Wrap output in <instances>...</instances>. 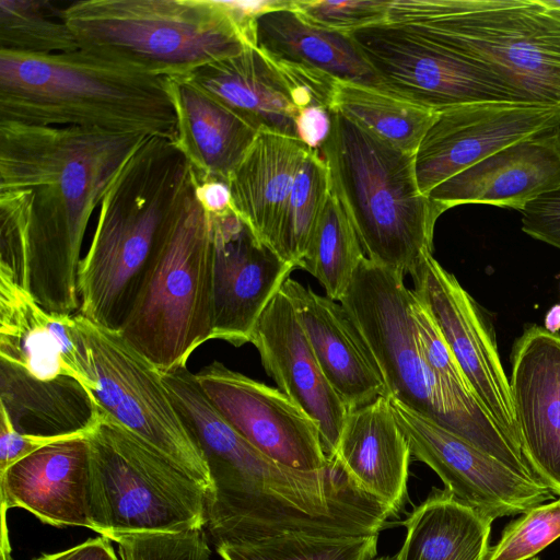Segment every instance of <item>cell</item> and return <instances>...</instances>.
<instances>
[{
  "instance_id": "45",
  "label": "cell",
  "mask_w": 560,
  "mask_h": 560,
  "mask_svg": "<svg viewBox=\"0 0 560 560\" xmlns=\"http://www.w3.org/2000/svg\"><path fill=\"white\" fill-rule=\"evenodd\" d=\"M1 560H11V558H10V548L1 547Z\"/></svg>"
},
{
  "instance_id": "17",
  "label": "cell",
  "mask_w": 560,
  "mask_h": 560,
  "mask_svg": "<svg viewBox=\"0 0 560 560\" xmlns=\"http://www.w3.org/2000/svg\"><path fill=\"white\" fill-rule=\"evenodd\" d=\"M250 342L278 388L316 422L324 453L334 458L349 410L325 377L282 289L258 318Z\"/></svg>"
},
{
  "instance_id": "11",
  "label": "cell",
  "mask_w": 560,
  "mask_h": 560,
  "mask_svg": "<svg viewBox=\"0 0 560 560\" xmlns=\"http://www.w3.org/2000/svg\"><path fill=\"white\" fill-rule=\"evenodd\" d=\"M382 91L441 110L477 102H525L501 78L409 28L384 22L349 33Z\"/></svg>"
},
{
  "instance_id": "36",
  "label": "cell",
  "mask_w": 560,
  "mask_h": 560,
  "mask_svg": "<svg viewBox=\"0 0 560 560\" xmlns=\"http://www.w3.org/2000/svg\"><path fill=\"white\" fill-rule=\"evenodd\" d=\"M390 2L392 0H291L290 5L315 26L349 34L386 22Z\"/></svg>"
},
{
  "instance_id": "43",
  "label": "cell",
  "mask_w": 560,
  "mask_h": 560,
  "mask_svg": "<svg viewBox=\"0 0 560 560\" xmlns=\"http://www.w3.org/2000/svg\"><path fill=\"white\" fill-rule=\"evenodd\" d=\"M109 541L108 538L101 536L63 551L43 555L34 560H118Z\"/></svg>"
},
{
  "instance_id": "9",
  "label": "cell",
  "mask_w": 560,
  "mask_h": 560,
  "mask_svg": "<svg viewBox=\"0 0 560 560\" xmlns=\"http://www.w3.org/2000/svg\"><path fill=\"white\" fill-rule=\"evenodd\" d=\"M212 331L211 230L192 177L119 332L161 373H167L186 366Z\"/></svg>"
},
{
  "instance_id": "10",
  "label": "cell",
  "mask_w": 560,
  "mask_h": 560,
  "mask_svg": "<svg viewBox=\"0 0 560 560\" xmlns=\"http://www.w3.org/2000/svg\"><path fill=\"white\" fill-rule=\"evenodd\" d=\"M96 383V405L212 490L205 457L177 411L161 372L119 331L75 313Z\"/></svg>"
},
{
  "instance_id": "31",
  "label": "cell",
  "mask_w": 560,
  "mask_h": 560,
  "mask_svg": "<svg viewBox=\"0 0 560 560\" xmlns=\"http://www.w3.org/2000/svg\"><path fill=\"white\" fill-rule=\"evenodd\" d=\"M365 257L349 217L330 192L299 268L317 279L326 296L340 302Z\"/></svg>"
},
{
  "instance_id": "8",
  "label": "cell",
  "mask_w": 560,
  "mask_h": 560,
  "mask_svg": "<svg viewBox=\"0 0 560 560\" xmlns=\"http://www.w3.org/2000/svg\"><path fill=\"white\" fill-rule=\"evenodd\" d=\"M88 441L92 530L115 541L203 529L208 492L172 458L101 408Z\"/></svg>"
},
{
  "instance_id": "47",
  "label": "cell",
  "mask_w": 560,
  "mask_h": 560,
  "mask_svg": "<svg viewBox=\"0 0 560 560\" xmlns=\"http://www.w3.org/2000/svg\"><path fill=\"white\" fill-rule=\"evenodd\" d=\"M555 3L560 7V0H555Z\"/></svg>"
},
{
  "instance_id": "41",
  "label": "cell",
  "mask_w": 560,
  "mask_h": 560,
  "mask_svg": "<svg viewBox=\"0 0 560 560\" xmlns=\"http://www.w3.org/2000/svg\"><path fill=\"white\" fill-rule=\"evenodd\" d=\"M296 126L299 139L311 149L319 150L330 132L331 112L316 107L303 109Z\"/></svg>"
},
{
  "instance_id": "30",
  "label": "cell",
  "mask_w": 560,
  "mask_h": 560,
  "mask_svg": "<svg viewBox=\"0 0 560 560\" xmlns=\"http://www.w3.org/2000/svg\"><path fill=\"white\" fill-rule=\"evenodd\" d=\"M330 112L346 116L411 154L439 114L382 90L340 80L336 82Z\"/></svg>"
},
{
  "instance_id": "15",
  "label": "cell",
  "mask_w": 560,
  "mask_h": 560,
  "mask_svg": "<svg viewBox=\"0 0 560 560\" xmlns=\"http://www.w3.org/2000/svg\"><path fill=\"white\" fill-rule=\"evenodd\" d=\"M196 377L224 419L268 457L304 471L328 465L316 422L279 388L219 361L203 366Z\"/></svg>"
},
{
  "instance_id": "42",
  "label": "cell",
  "mask_w": 560,
  "mask_h": 560,
  "mask_svg": "<svg viewBox=\"0 0 560 560\" xmlns=\"http://www.w3.org/2000/svg\"><path fill=\"white\" fill-rule=\"evenodd\" d=\"M192 177L196 198L208 214L219 215L232 209L231 191L226 182L197 179L194 173Z\"/></svg>"
},
{
  "instance_id": "2",
  "label": "cell",
  "mask_w": 560,
  "mask_h": 560,
  "mask_svg": "<svg viewBox=\"0 0 560 560\" xmlns=\"http://www.w3.org/2000/svg\"><path fill=\"white\" fill-rule=\"evenodd\" d=\"M175 142L145 137L104 194L89 250L79 269V313L120 331L167 226L191 183Z\"/></svg>"
},
{
  "instance_id": "38",
  "label": "cell",
  "mask_w": 560,
  "mask_h": 560,
  "mask_svg": "<svg viewBox=\"0 0 560 560\" xmlns=\"http://www.w3.org/2000/svg\"><path fill=\"white\" fill-rule=\"evenodd\" d=\"M412 313L421 351L431 371L456 394L477 398L436 324L416 294Z\"/></svg>"
},
{
  "instance_id": "13",
  "label": "cell",
  "mask_w": 560,
  "mask_h": 560,
  "mask_svg": "<svg viewBox=\"0 0 560 560\" xmlns=\"http://www.w3.org/2000/svg\"><path fill=\"white\" fill-rule=\"evenodd\" d=\"M389 399V398H388ZM411 452L456 500L494 521L555 498L542 482L524 477L428 418L389 399Z\"/></svg>"
},
{
  "instance_id": "46",
  "label": "cell",
  "mask_w": 560,
  "mask_h": 560,
  "mask_svg": "<svg viewBox=\"0 0 560 560\" xmlns=\"http://www.w3.org/2000/svg\"><path fill=\"white\" fill-rule=\"evenodd\" d=\"M377 560H395V557H383L381 559H377Z\"/></svg>"
},
{
  "instance_id": "5",
  "label": "cell",
  "mask_w": 560,
  "mask_h": 560,
  "mask_svg": "<svg viewBox=\"0 0 560 560\" xmlns=\"http://www.w3.org/2000/svg\"><path fill=\"white\" fill-rule=\"evenodd\" d=\"M60 15L80 48L165 79L256 47L255 20L231 1L80 0Z\"/></svg>"
},
{
  "instance_id": "27",
  "label": "cell",
  "mask_w": 560,
  "mask_h": 560,
  "mask_svg": "<svg viewBox=\"0 0 560 560\" xmlns=\"http://www.w3.org/2000/svg\"><path fill=\"white\" fill-rule=\"evenodd\" d=\"M256 47L272 59L323 71L340 81L381 89L369 61L349 34L306 22L283 1L255 19Z\"/></svg>"
},
{
  "instance_id": "21",
  "label": "cell",
  "mask_w": 560,
  "mask_h": 560,
  "mask_svg": "<svg viewBox=\"0 0 560 560\" xmlns=\"http://www.w3.org/2000/svg\"><path fill=\"white\" fill-rule=\"evenodd\" d=\"M90 445L88 435L47 444L0 474L2 517L19 508L56 527H86Z\"/></svg>"
},
{
  "instance_id": "4",
  "label": "cell",
  "mask_w": 560,
  "mask_h": 560,
  "mask_svg": "<svg viewBox=\"0 0 560 560\" xmlns=\"http://www.w3.org/2000/svg\"><path fill=\"white\" fill-rule=\"evenodd\" d=\"M415 293L405 275L366 257L340 303L371 350L385 396L456 434L515 472L538 480L475 397L456 394L427 364L412 313ZM539 481V480H538Z\"/></svg>"
},
{
  "instance_id": "28",
  "label": "cell",
  "mask_w": 560,
  "mask_h": 560,
  "mask_svg": "<svg viewBox=\"0 0 560 560\" xmlns=\"http://www.w3.org/2000/svg\"><path fill=\"white\" fill-rule=\"evenodd\" d=\"M0 408L21 433L39 436L88 435L100 407L77 380L40 381L0 360Z\"/></svg>"
},
{
  "instance_id": "39",
  "label": "cell",
  "mask_w": 560,
  "mask_h": 560,
  "mask_svg": "<svg viewBox=\"0 0 560 560\" xmlns=\"http://www.w3.org/2000/svg\"><path fill=\"white\" fill-rule=\"evenodd\" d=\"M521 212L526 234L560 249V187L532 200Z\"/></svg>"
},
{
  "instance_id": "12",
  "label": "cell",
  "mask_w": 560,
  "mask_h": 560,
  "mask_svg": "<svg viewBox=\"0 0 560 560\" xmlns=\"http://www.w3.org/2000/svg\"><path fill=\"white\" fill-rule=\"evenodd\" d=\"M416 296L430 313L474 394L510 443L522 454L510 381L494 334L457 279L425 255L409 275Z\"/></svg>"
},
{
  "instance_id": "23",
  "label": "cell",
  "mask_w": 560,
  "mask_h": 560,
  "mask_svg": "<svg viewBox=\"0 0 560 560\" xmlns=\"http://www.w3.org/2000/svg\"><path fill=\"white\" fill-rule=\"evenodd\" d=\"M410 457L408 441L386 396L348 412L334 458L394 513L406 500Z\"/></svg>"
},
{
  "instance_id": "40",
  "label": "cell",
  "mask_w": 560,
  "mask_h": 560,
  "mask_svg": "<svg viewBox=\"0 0 560 560\" xmlns=\"http://www.w3.org/2000/svg\"><path fill=\"white\" fill-rule=\"evenodd\" d=\"M82 435L39 436L19 432L8 413L0 408V474L14 463L52 442Z\"/></svg>"
},
{
  "instance_id": "16",
  "label": "cell",
  "mask_w": 560,
  "mask_h": 560,
  "mask_svg": "<svg viewBox=\"0 0 560 560\" xmlns=\"http://www.w3.org/2000/svg\"><path fill=\"white\" fill-rule=\"evenodd\" d=\"M208 217L212 243L211 339L241 347L250 342L258 318L295 267L262 243L233 209Z\"/></svg>"
},
{
  "instance_id": "35",
  "label": "cell",
  "mask_w": 560,
  "mask_h": 560,
  "mask_svg": "<svg viewBox=\"0 0 560 560\" xmlns=\"http://www.w3.org/2000/svg\"><path fill=\"white\" fill-rule=\"evenodd\" d=\"M560 538V498L534 506L510 522L485 560H530Z\"/></svg>"
},
{
  "instance_id": "24",
  "label": "cell",
  "mask_w": 560,
  "mask_h": 560,
  "mask_svg": "<svg viewBox=\"0 0 560 560\" xmlns=\"http://www.w3.org/2000/svg\"><path fill=\"white\" fill-rule=\"evenodd\" d=\"M189 82L215 98L255 129L298 138L296 107L278 63L257 47L208 63Z\"/></svg>"
},
{
  "instance_id": "14",
  "label": "cell",
  "mask_w": 560,
  "mask_h": 560,
  "mask_svg": "<svg viewBox=\"0 0 560 560\" xmlns=\"http://www.w3.org/2000/svg\"><path fill=\"white\" fill-rule=\"evenodd\" d=\"M560 126V106L477 102L439 110L415 153L420 191L429 192L501 149Z\"/></svg>"
},
{
  "instance_id": "1",
  "label": "cell",
  "mask_w": 560,
  "mask_h": 560,
  "mask_svg": "<svg viewBox=\"0 0 560 560\" xmlns=\"http://www.w3.org/2000/svg\"><path fill=\"white\" fill-rule=\"evenodd\" d=\"M147 136L0 121V190L26 196L21 287L45 310H80V252L89 220Z\"/></svg>"
},
{
  "instance_id": "3",
  "label": "cell",
  "mask_w": 560,
  "mask_h": 560,
  "mask_svg": "<svg viewBox=\"0 0 560 560\" xmlns=\"http://www.w3.org/2000/svg\"><path fill=\"white\" fill-rule=\"evenodd\" d=\"M0 121L176 138L167 79L83 48L0 50Z\"/></svg>"
},
{
  "instance_id": "22",
  "label": "cell",
  "mask_w": 560,
  "mask_h": 560,
  "mask_svg": "<svg viewBox=\"0 0 560 560\" xmlns=\"http://www.w3.org/2000/svg\"><path fill=\"white\" fill-rule=\"evenodd\" d=\"M282 291L295 310L325 377L348 410L385 396L377 363L343 305L291 278Z\"/></svg>"
},
{
  "instance_id": "33",
  "label": "cell",
  "mask_w": 560,
  "mask_h": 560,
  "mask_svg": "<svg viewBox=\"0 0 560 560\" xmlns=\"http://www.w3.org/2000/svg\"><path fill=\"white\" fill-rule=\"evenodd\" d=\"M377 537L288 533L215 547L223 560H374Z\"/></svg>"
},
{
  "instance_id": "29",
  "label": "cell",
  "mask_w": 560,
  "mask_h": 560,
  "mask_svg": "<svg viewBox=\"0 0 560 560\" xmlns=\"http://www.w3.org/2000/svg\"><path fill=\"white\" fill-rule=\"evenodd\" d=\"M492 522L447 490L434 491L406 520L395 560H485Z\"/></svg>"
},
{
  "instance_id": "32",
  "label": "cell",
  "mask_w": 560,
  "mask_h": 560,
  "mask_svg": "<svg viewBox=\"0 0 560 560\" xmlns=\"http://www.w3.org/2000/svg\"><path fill=\"white\" fill-rule=\"evenodd\" d=\"M331 192L327 165L318 150L303 162L269 247L299 268Z\"/></svg>"
},
{
  "instance_id": "7",
  "label": "cell",
  "mask_w": 560,
  "mask_h": 560,
  "mask_svg": "<svg viewBox=\"0 0 560 560\" xmlns=\"http://www.w3.org/2000/svg\"><path fill=\"white\" fill-rule=\"evenodd\" d=\"M386 22L488 69L527 103L560 106L555 0H392Z\"/></svg>"
},
{
  "instance_id": "26",
  "label": "cell",
  "mask_w": 560,
  "mask_h": 560,
  "mask_svg": "<svg viewBox=\"0 0 560 560\" xmlns=\"http://www.w3.org/2000/svg\"><path fill=\"white\" fill-rule=\"evenodd\" d=\"M312 150L298 138L260 129L228 182L232 209L268 246Z\"/></svg>"
},
{
  "instance_id": "34",
  "label": "cell",
  "mask_w": 560,
  "mask_h": 560,
  "mask_svg": "<svg viewBox=\"0 0 560 560\" xmlns=\"http://www.w3.org/2000/svg\"><path fill=\"white\" fill-rule=\"evenodd\" d=\"M48 1H0V50L51 55L79 49V44Z\"/></svg>"
},
{
  "instance_id": "44",
  "label": "cell",
  "mask_w": 560,
  "mask_h": 560,
  "mask_svg": "<svg viewBox=\"0 0 560 560\" xmlns=\"http://www.w3.org/2000/svg\"><path fill=\"white\" fill-rule=\"evenodd\" d=\"M545 328L550 332H556L560 329V306L557 305L550 310L546 316Z\"/></svg>"
},
{
  "instance_id": "37",
  "label": "cell",
  "mask_w": 560,
  "mask_h": 560,
  "mask_svg": "<svg viewBox=\"0 0 560 560\" xmlns=\"http://www.w3.org/2000/svg\"><path fill=\"white\" fill-rule=\"evenodd\" d=\"M121 560H210L203 529L136 534L115 540Z\"/></svg>"
},
{
  "instance_id": "25",
  "label": "cell",
  "mask_w": 560,
  "mask_h": 560,
  "mask_svg": "<svg viewBox=\"0 0 560 560\" xmlns=\"http://www.w3.org/2000/svg\"><path fill=\"white\" fill-rule=\"evenodd\" d=\"M175 144L197 179L229 182L258 130L186 79H167Z\"/></svg>"
},
{
  "instance_id": "6",
  "label": "cell",
  "mask_w": 560,
  "mask_h": 560,
  "mask_svg": "<svg viewBox=\"0 0 560 560\" xmlns=\"http://www.w3.org/2000/svg\"><path fill=\"white\" fill-rule=\"evenodd\" d=\"M339 200L372 262L410 275L432 254L443 211L419 187L415 154L346 116L331 112L329 136L318 150Z\"/></svg>"
},
{
  "instance_id": "19",
  "label": "cell",
  "mask_w": 560,
  "mask_h": 560,
  "mask_svg": "<svg viewBox=\"0 0 560 560\" xmlns=\"http://www.w3.org/2000/svg\"><path fill=\"white\" fill-rule=\"evenodd\" d=\"M0 360L40 381L74 378L94 398L97 386L75 314L48 312L1 273Z\"/></svg>"
},
{
  "instance_id": "48",
  "label": "cell",
  "mask_w": 560,
  "mask_h": 560,
  "mask_svg": "<svg viewBox=\"0 0 560 560\" xmlns=\"http://www.w3.org/2000/svg\"><path fill=\"white\" fill-rule=\"evenodd\" d=\"M530 560H539V559H537L536 557H534V558H533V559H530Z\"/></svg>"
},
{
  "instance_id": "18",
  "label": "cell",
  "mask_w": 560,
  "mask_h": 560,
  "mask_svg": "<svg viewBox=\"0 0 560 560\" xmlns=\"http://www.w3.org/2000/svg\"><path fill=\"white\" fill-rule=\"evenodd\" d=\"M510 388L523 455L560 497V336L538 325L523 332L512 353Z\"/></svg>"
},
{
  "instance_id": "20",
  "label": "cell",
  "mask_w": 560,
  "mask_h": 560,
  "mask_svg": "<svg viewBox=\"0 0 560 560\" xmlns=\"http://www.w3.org/2000/svg\"><path fill=\"white\" fill-rule=\"evenodd\" d=\"M560 187V126L514 142L433 188L428 197L444 212L465 203L522 211Z\"/></svg>"
}]
</instances>
